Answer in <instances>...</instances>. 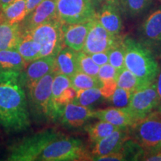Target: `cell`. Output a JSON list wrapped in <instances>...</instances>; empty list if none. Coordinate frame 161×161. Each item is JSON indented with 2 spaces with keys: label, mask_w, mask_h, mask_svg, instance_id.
Returning <instances> with one entry per match:
<instances>
[{
  "label": "cell",
  "mask_w": 161,
  "mask_h": 161,
  "mask_svg": "<svg viewBox=\"0 0 161 161\" xmlns=\"http://www.w3.org/2000/svg\"><path fill=\"white\" fill-rule=\"evenodd\" d=\"M21 72L0 71V126L7 134L27 130L31 113Z\"/></svg>",
  "instance_id": "obj_1"
},
{
  "label": "cell",
  "mask_w": 161,
  "mask_h": 161,
  "mask_svg": "<svg viewBox=\"0 0 161 161\" xmlns=\"http://www.w3.org/2000/svg\"><path fill=\"white\" fill-rule=\"evenodd\" d=\"M124 43L127 69L139 78L142 86L155 81L160 69L154 54L134 38L125 37Z\"/></svg>",
  "instance_id": "obj_2"
},
{
  "label": "cell",
  "mask_w": 161,
  "mask_h": 161,
  "mask_svg": "<svg viewBox=\"0 0 161 161\" xmlns=\"http://www.w3.org/2000/svg\"><path fill=\"white\" fill-rule=\"evenodd\" d=\"M61 135L55 128H49L24 137L9 147L7 160H37L46 147Z\"/></svg>",
  "instance_id": "obj_3"
},
{
  "label": "cell",
  "mask_w": 161,
  "mask_h": 161,
  "mask_svg": "<svg viewBox=\"0 0 161 161\" xmlns=\"http://www.w3.org/2000/svg\"><path fill=\"white\" fill-rule=\"evenodd\" d=\"M56 72L42 78L27 92L30 113L40 122H57L52 97V85Z\"/></svg>",
  "instance_id": "obj_4"
},
{
  "label": "cell",
  "mask_w": 161,
  "mask_h": 161,
  "mask_svg": "<svg viewBox=\"0 0 161 161\" xmlns=\"http://www.w3.org/2000/svg\"><path fill=\"white\" fill-rule=\"evenodd\" d=\"M37 160H91V154L80 139L61 135L46 147Z\"/></svg>",
  "instance_id": "obj_5"
},
{
  "label": "cell",
  "mask_w": 161,
  "mask_h": 161,
  "mask_svg": "<svg viewBox=\"0 0 161 161\" xmlns=\"http://www.w3.org/2000/svg\"><path fill=\"white\" fill-rule=\"evenodd\" d=\"M132 140L144 153L161 150V113L154 110L129 127Z\"/></svg>",
  "instance_id": "obj_6"
},
{
  "label": "cell",
  "mask_w": 161,
  "mask_h": 161,
  "mask_svg": "<svg viewBox=\"0 0 161 161\" xmlns=\"http://www.w3.org/2000/svg\"><path fill=\"white\" fill-rule=\"evenodd\" d=\"M63 25L64 23L58 18H55L42 23L29 31L41 47L40 58H56L65 46Z\"/></svg>",
  "instance_id": "obj_7"
},
{
  "label": "cell",
  "mask_w": 161,
  "mask_h": 161,
  "mask_svg": "<svg viewBox=\"0 0 161 161\" xmlns=\"http://www.w3.org/2000/svg\"><path fill=\"white\" fill-rule=\"evenodd\" d=\"M97 0H56L58 17L64 24L91 21L96 18Z\"/></svg>",
  "instance_id": "obj_8"
},
{
  "label": "cell",
  "mask_w": 161,
  "mask_h": 161,
  "mask_svg": "<svg viewBox=\"0 0 161 161\" xmlns=\"http://www.w3.org/2000/svg\"><path fill=\"white\" fill-rule=\"evenodd\" d=\"M140 42L155 55H161V5L146 16L138 29Z\"/></svg>",
  "instance_id": "obj_9"
},
{
  "label": "cell",
  "mask_w": 161,
  "mask_h": 161,
  "mask_svg": "<svg viewBox=\"0 0 161 161\" xmlns=\"http://www.w3.org/2000/svg\"><path fill=\"white\" fill-rule=\"evenodd\" d=\"M158 93L156 80L153 83L139 88L131 94L127 108L136 120L142 119L157 109Z\"/></svg>",
  "instance_id": "obj_10"
},
{
  "label": "cell",
  "mask_w": 161,
  "mask_h": 161,
  "mask_svg": "<svg viewBox=\"0 0 161 161\" xmlns=\"http://www.w3.org/2000/svg\"><path fill=\"white\" fill-rule=\"evenodd\" d=\"M124 38L125 36L110 34L95 18L92 20L82 51L88 55L96 52H108Z\"/></svg>",
  "instance_id": "obj_11"
},
{
  "label": "cell",
  "mask_w": 161,
  "mask_h": 161,
  "mask_svg": "<svg viewBox=\"0 0 161 161\" xmlns=\"http://www.w3.org/2000/svg\"><path fill=\"white\" fill-rule=\"evenodd\" d=\"M55 71L57 67L55 57H42L30 62L25 69L20 72L26 92L33 88L42 78Z\"/></svg>",
  "instance_id": "obj_12"
},
{
  "label": "cell",
  "mask_w": 161,
  "mask_h": 161,
  "mask_svg": "<svg viewBox=\"0 0 161 161\" xmlns=\"http://www.w3.org/2000/svg\"><path fill=\"white\" fill-rule=\"evenodd\" d=\"M58 17L56 0H43L19 23L21 33L29 32L45 22Z\"/></svg>",
  "instance_id": "obj_13"
},
{
  "label": "cell",
  "mask_w": 161,
  "mask_h": 161,
  "mask_svg": "<svg viewBox=\"0 0 161 161\" xmlns=\"http://www.w3.org/2000/svg\"><path fill=\"white\" fill-rule=\"evenodd\" d=\"M130 139L129 127H119L109 135L94 144L90 152L91 160L97 157L119 151Z\"/></svg>",
  "instance_id": "obj_14"
},
{
  "label": "cell",
  "mask_w": 161,
  "mask_h": 161,
  "mask_svg": "<svg viewBox=\"0 0 161 161\" xmlns=\"http://www.w3.org/2000/svg\"><path fill=\"white\" fill-rule=\"evenodd\" d=\"M92 118H95L94 110L90 107L70 102L62 108L58 120L64 127L77 128L83 126Z\"/></svg>",
  "instance_id": "obj_15"
},
{
  "label": "cell",
  "mask_w": 161,
  "mask_h": 161,
  "mask_svg": "<svg viewBox=\"0 0 161 161\" xmlns=\"http://www.w3.org/2000/svg\"><path fill=\"white\" fill-rule=\"evenodd\" d=\"M92 20L82 23H64L63 33L65 46L76 52L82 51L85 44L86 36L92 25Z\"/></svg>",
  "instance_id": "obj_16"
},
{
  "label": "cell",
  "mask_w": 161,
  "mask_h": 161,
  "mask_svg": "<svg viewBox=\"0 0 161 161\" xmlns=\"http://www.w3.org/2000/svg\"><path fill=\"white\" fill-rule=\"evenodd\" d=\"M94 117L116 127H130L137 122L128 108L110 107L94 110Z\"/></svg>",
  "instance_id": "obj_17"
},
{
  "label": "cell",
  "mask_w": 161,
  "mask_h": 161,
  "mask_svg": "<svg viewBox=\"0 0 161 161\" xmlns=\"http://www.w3.org/2000/svg\"><path fill=\"white\" fill-rule=\"evenodd\" d=\"M96 19L110 34L121 35L123 24L118 6L103 4L96 12Z\"/></svg>",
  "instance_id": "obj_18"
},
{
  "label": "cell",
  "mask_w": 161,
  "mask_h": 161,
  "mask_svg": "<svg viewBox=\"0 0 161 161\" xmlns=\"http://www.w3.org/2000/svg\"><path fill=\"white\" fill-rule=\"evenodd\" d=\"M19 23H11L0 12V51L16 49L21 39Z\"/></svg>",
  "instance_id": "obj_19"
},
{
  "label": "cell",
  "mask_w": 161,
  "mask_h": 161,
  "mask_svg": "<svg viewBox=\"0 0 161 161\" xmlns=\"http://www.w3.org/2000/svg\"><path fill=\"white\" fill-rule=\"evenodd\" d=\"M56 67L58 72L69 78L72 77L79 71L78 52L68 46H64L56 57Z\"/></svg>",
  "instance_id": "obj_20"
},
{
  "label": "cell",
  "mask_w": 161,
  "mask_h": 161,
  "mask_svg": "<svg viewBox=\"0 0 161 161\" xmlns=\"http://www.w3.org/2000/svg\"><path fill=\"white\" fill-rule=\"evenodd\" d=\"M28 65L17 49L0 51V71L22 72Z\"/></svg>",
  "instance_id": "obj_21"
},
{
  "label": "cell",
  "mask_w": 161,
  "mask_h": 161,
  "mask_svg": "<svg viewBox=\"0 0 161 161\" xmlns=\"http://www.w3.org/2000/svg\"><path fill=\"white\" fill-rule=\"evenodd\" d=\"M16 49L28 63L40 58V45L29 32L22 33L21 39Z\"/></svg>",
  "instance_id": "obj_22"
},
{
  "label": "cell",
  "mask_w": 161,
  "mask_h": 161,
  "mask_svg": "<svg viewBox=\"0 0 161 161\" xmlns=\"http://www.w3.org/2000/svg\"><path fill=\"white\" fill-rule=\"evenodd\" d=\"M117 128L119 127L114 125L109 122L99 120L94 123L87 124L84 127V130L89 136L90 142L95 144L111 134Z\"/></svg>",
  "instance_id": "obj_23"
},
{
  "label": "cell",
  "mask_w": 161,
  "mask_h": 161,
  "mask_svg": "<svg viewBox=\"0 0 161 161\" xmlns=\"http://www.w3.org/2000/svg\"><path fill=\"white\" fill-rule=\"evenodd\" d=\"M1 12L3 17L11 23H20L27 15L26 0H14Z\"/></svg>",
  "instance_id": "obj_24"
},
{
  "label": "cell",
  "mask_w": 161,
  "mask_h": 161,
  "mask_svg": "<svg viewBox=\"0 0 161 161\" xmlns=\"http://www.w3.org/2000/svg\"><path fill=\"white\" fill-rule=\"evenodd\" d=\"M119 9L130 18L142 14L151 5V0H119Z\"/></svg>",
  "instance_id": "obj_25"
},
{
  "label": "cell",
  "mask_w": 161,
  "mask_h": 161,
  "mask_svg": "<svg viewBox=\"0 0 161 161\" xmlns=\"http://www.w3.org/2000/svg\"><path fill=\"white\" fill-rule=\"evenodd\" d=\"M99 87H92L76 91L75 97L72 103L86 107L93 105L104 99Z\"/></svg>",
  "instance_id": "obj_26"
},
{
  "label": "cell",
  "mask_w": 161,
  "mask_h": 161,
  "mask_svg": "<svg viewBox=\"0 0 161 161\" xmlns=\"http://www.w3.org/2000/svg\"><path fill=\"white\" fill-rule=\"evenodd\" d=\"M69 78L72 87L75 91L101 86V81L98 77L87 75L81 71H78Z\"/></svg>",
  "instance_id": "obj_27"
},
{
  "label": "cell",
  "mask_w": 161,
  "mask_h": 161,
  "mask_svg": "<svg viewBox=\"0 0 161 161\" xmlns=\"http://www.w3.org/2000/svg\"><path fill=\"white\" fill-rule=\"evenodd\" d=\"M116 82L119 87L128 90L132 93L139 88L142 87L139 78L126 67L118 72Z\"/></svg>",
  "instance_id": "obj_28"
},
{
  "label": "cell",
  "mask_w": 161,
  "mask_h": 161,
  "mask_svg": "<svg viewBox=\"0 0 161 161\" xmlns=\"http://www.w3.org/2000/svg\"><path fill=\"white\" fill-rule=\"evenodd\" d=\"M125 39V38H124ZM124 39L109 50V64L120 72L125 67V46Z\"/></svg>",
  "instance_id": "obj_29"
},
{
  "label": "cell",
  "mask_w": 161,
  "mask_h": 161,
  "mask_svg": "<svg viewBox=\"0 0 161 161\" xmlns=\"http://www.w3.org/2000/svg\"><path fill=\"white\" fill-rule=\"evenodd\" d=\"M78 61L79 71L83 72L87 75L98 77L100 66L92 60L90 55L83 51L78 52Z\"/></svg>",
  "instance_id": "obj_30"
},
{
  "label": "cell",
  "mask_w": 161,
  "mask_h": 161,
  "mask_svg": "<svg viewBox=\"0 0 161 161\" xmlns=\"http://www.w3.org/2000/svg\"><path fill=\"white\" fill-rule=\"evenodd\" d=\"M69 86H71L70 78L60 72H56L52 85V97L53 104L60 96V94Z\"/></svg>",
  "instance_id": "obj_31"
},
{
  "label": "cell",
  "mask_w": 161,
  "mask_h": 161,
  "mask_svg": "<svg viewBox=\"0 0 161 161\" xmlns=\"http://www.w3.org/2000/svg\"><path fill=\"white\" fill-rule=\"evenodd\" d=\"M132 92L117 86L114 94L109 98L114 107L116 108H127L129 104Z\"/></svg>",
  "instance_id": "obj_32"
},
{
  "label": "cell",
  "mask_w": 161,
  "mask_h": 161,
  "mask_svg": "<svg viewBox=\"0 0 161 161\" xmlns=\"http://www.w3.org/2000/svg\"><path fill=\"white\" fill-rule=\"evenodd\" d=\"M118 71L109 63L101 66L98 71V78L101 82L108 81V80H116Z\"/></svg>",
  "instance_id": "obj_33"
},
{
  "label": "cell",
  "mask_w": 161,
  "mask_h": 161,
  "mask_svg": "<svg viewBox=\"0 0 161 161\" xmlns=\"http://www.w3.org/2000/svg\"><path fill=\"white\" fill-rule=\"evenodd\" d=\"M109 51L96 52L91 54L90 57L98 66H103L104 64L109 63Z\"/></svg>",
  "instance_id": "obj_34"
},
{
  "label": "cell",
  "mask_w": 161,
  "mask_h": 161,
  "mask_svg": "<svg viewBox=\"0 0 161 161\" xmlns=\"http://www.w3.org/2000/svg\"><path fill=\"white\" fill-rule=\"evenodd\" d=\"M157 93H158V106H157V111L161 113V69L159 72L158 77L156 79Z\"/></svg>",
  "instance_id": "obj_35"
},
{
  "label": "cell",
  "mask_w": 161,
  "mask_h": 161,
  "mask_svg": "<svg viewBox=\"0 0 161 161\" xmlns=\"http://www.w3.org/2000/svg\"><path fill=\"white\" fill-rule=\"evenodd\" d=\"M141 160L161 161V150L152 153H144Z\"/></svg>",
  "instance_id": "obj_36"
},
{
  "label": "cell",
  "mask_w": 161,
  "mask_h": 161,
  "mask_svg": "<svg viewBox=\"0 0 161 161\" xmlns=\"http://www.w3.org/2000/svg\"><path fill=\"white\" fill-rule=\"evenodd\" d=\"M43 1V0H26V14L27 15L34 9H35Z\"/></svg>",
  "instance_id": "obj_37"
},
{
  "label": "cell",
  "mask_w": 161,
  "mask_h": 161,
  "mask_svg": "<svg viewBox=\"0 0 161 161\" xmlns=\"http://www.w3.org/2000/svg\"><path fill=\"white\" fill-rule=\"evenodd\" d=\"M97 1L102 4V5H103V4H108V5L118 6L119 8V0H97Z\"/></svg>",
  "instance_id": "obj_38"
},
{
  "label": "cell",
  "mask_w": 161,
  "mask_h": 161,
  "mask_svg": "<svg viewBox=\"0 0 161 161\" xmlns=\"http://www.w3.org/2000/svg\"><path fill=\"white\" fill-rule=\"evenodd\" d=\"M14 0H0V11L5 9L7 6L13 3Z\"/></svg>",
  "instance_id": "obj_39"
}]
</instances>
